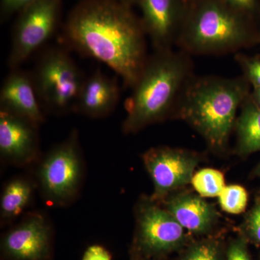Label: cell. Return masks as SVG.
<instances>
[{
	"label": "cell",
	"instance_id": "cell-13",
	"mask_svg": "<svg viewBox=\"0 0 260 260\" xmlns=\"http://www.w3.org/2000/svg\"><path fill=\"white\" fill-rule=\"evenodd\" d=\"M0 109L21 116L39 125L45 121L31 74L12 69L0 90Z\"/></svg>",
	"mask_w": 260,
	"mask_h": 260
},
{
	"label": "cell",
	"instance_id": "cell-29",
	"mask_svg": "<svg viewBox=\"0 0 260 260\" xmlns=\"http://www.w3.org/2000/svg\"><path fill=\"white\" fill-rule=\"evenodd\" d=\"M253 175L260 177V162L253 172Z\"/></svg>",
	"mask_w": 260,
	"mask_h": 260
},
{
	"label": "cell",
	"instance_id": "cell-17",
	"mask_svg": "<svg viewBox=\"0 0 260 260\" xmlns=\"http://www.w3.org/2000/svg\"><path fill=\"white\" fill-rule=\"evenodd\" d=\"M34 191V184L26 178L15 177L8 181L0 201L2 223H8L18 218L30 204Z\"/></svg>",
	"mask_w": 260,
	"mask_h": 260
},
{
	"label": "cell",
	"instance_id": "cell-2",
	"mask_svg": "<svg viewBox=\"0 0 260 260\" xmlns=\"http://www.w3.org/2000/svg\"><path fill=\"white\" fill-rule=\"evenodd\" d=\"M249 85L244 77L191 78L174 112L190 124L210 148L222 151L235 126L238 110L250 94Z\"/></svg>",
	"mask_w": 260,
	"mask_h": 260
},
{
	"label": "cell",
	"instance_id": "cell-25",
	"mask_svg": "<svg viewBox=\"0 0 260 260\" xmlns=\"http://www.w3.org/2000/svg\"><path fill=\"white\" fill-rule=\"evenodd\" d=\"M82 260H112V257L105 247L99 244H93L85 250Z\"/></svg>",
	"mask_w": 260,
	"mask_h": 260
},
{
	"label": "cell",
	"instance_id": "cell-4",
	"mask_svg": "<svg viewBox=\"0 0 260 260\" xmlns=\"http://www.w3.org/2000/svg\"><path fill=\"white\" fill-rule=\"evenodd\" d=\"M247 14L223 0H201L181 25L177 42L187 52L218 54L237 51L259 40Z\"/></svg>",
	"mask_w": 260,
	"mask_h": 260
},
{
	"label": "cell",
	"instance_id": "cell-22",
	"mask_svg": "<svg viewBox=\"0 0 260 260\" xmlns=\"http://www.w3.org/2000/svg\"><path fill=\"white\" fill-rule=\"evenodd\" d=\"M235 57L244 73V78L253 88H260V56L237 54Z\"/></svg>",
	"mask_w": 260,
	"mask_h": 260
},
{
	"label": "cell",
	"instance_id": "cell-31",
	"mask_svg": "<svg viewBox=\"0 0 260 260\" xmlns=\"http://www.w3.org/2000/svg\"><path fill=\"white\" fill-rule=\"evenodd\" d=\"M184 1H189V0H184Z\"/></svg>",
	"mask_w": 260,
	"mask_h": 260
},
{
	"label": "cell",
	"instance_id": "cell-24",
	"mask_svg": "<svg viewBox=\"0 0 260 260\" xmlns=\"http://www.w3.org/2000/svg\"><path fill=\"white\" fill-rule=\"evenodd\" d=\"M37 0H1V13L3 18H7L15 13H19L23 8Z\"/></svg>",
	"mask_w": 260,
	"mask_h": 260
},
{
	"label": "cell",
	"instance_id": "cell-3",
	"mask_svg": "<svg viewBox=\"0 0 260 260\" xmlns=\"http://www.w3.org/2000/svg\"><path fill=\"white\" fill-rule=\"evenodd\" d=\"M191 62L184 53L155 51L148 57L133 91L125 103L124 134L137 133L160 122L174 112L191 79Z\"/></svg>",
	"mask_w": 260,
	"mask_h": 260
},
{
	"label": "cell",
	"instance_id": "cell-19",
	"mask_svg": "<svg viewBox=\"0 0 260 260\" xmlns=\"http://www.w3.org/2000/svg\"><path fill=\"white\" fill-rule=\"evenodd\" d=\"M219 204L224 211L230 214L242 213L248 203V193L242 186H225L218 196Z\"/></svg>",
	"mask_w": 260,
	"mask_h": 260
},
{
	"label": "cell",
	"instance_id": "cell-9",
	"mask_svg": "<svg viewBox=\"0 0 260 260\" xmlns=\"http://www.w3.org/2000/svg\"><path fill=\"white\" fill-rule=\"evenodd\" d=\"M143 160L153 182L150 198L160 203L174 191L191 184L200 159L187 150L158 147L147 150Z\"/></svg>",
	"mask_w": 260,
	"mask_h": 260
},
{
	"label": "cell",
	"instance_id": "cell-7",
	"mask_svg": "<svg viewBox=\"0 0 260 260\" xmlns=\"http://www.w3.org/2000/svg\"><path fill=\"white\" fill-rule=\"evenodd\" d=\"M135 220V247L144 257L166 255L185 244V229L150 197H143L138 201Z\"/></svg>",
	"mask_w": 260,
	"mask_h": 260
},
{
	"label": "cell",
	"instance_id": "cell-18",
	"mask_svg": "<svg viewBox=\"0 0 260 260\" xmlns=\"http://www.w3.org/2000/svg\"><path fill=\"white\" fill-rule=\"evenodd\" d=\"M191 184L195 191L203 198L218 197L225 186L223 173L210 168L195 173Z\"/></svg>",
	"mask_w": 260,
	"mask_h": 260
},
{
	"label": "cell",
	"instance_id": "cell-28",
	"mask_svg": "<svg viewBox=\"0 0 260 260\" xmlns=\"http://www.w3.org/2000/svg\"><path fill=\"white\" fill-rule=\"evenodd\" d=\"M118 1L131 6V5L133 4H138L139 0H118Z\"/></svg>",
	"mask_w": 260,
	"mask_h": 260
},
{
	"label": "cell",
	"instance_id": "cell-1",
	"mask_svg": "<svg viewBox=\"0 0 260 260\" xmlns=\"http://www.w3.org/2000/svg\"><path fill=\"white\" fill-rule=\"evenodd\" d=\"M141 20L118 0H82L70 12L61 36L68 49L93 58L133 88L148 57Z\"/></svg>",
	"mask_w": 260,
	"mask_h": 260
},
{
	"label": "cell",
	"instance_id": "cell-15",
	"mask_svg": "<svg viewBox=\"0 0 260 260\" xmlns=\"http://www.w3.org/2000/svg\"><path fill=\"white\" fill-rule=\"evenodd\" d=\"M162 203L181 226L193 234H208L218 223V213L215 207L199 194L181 192L169 195Z\"/></svg>",
	"mask_w": 260,
	"mask_h": 260
},
{
	"label": "cell",
	"instance_id": "cell-10",
	"mask_svg": "<svg viewBox=\"0 0 260 260\" xmlns=\"http://www.w3.org/2000/svg\"><path fill=\"white\" fill-rule=\"evenodd\" d=\"M52 230L44 214H28L3 237L2 255L8 260H48Z\"/></svg>",
	"mask_w": 260,
	"mask_h": 260
},
{
	"label": "cell",
	"instance_id": "cell-16",
	"mask_svg": "<svg viewBox=\"0 0 260 260\" xmlns=\"http://www.w3.org/2000/svg\"><path fill=\"white\" fill-rule=\"evenodd\" d=\"M241 109L234 126L237 135V152L247 155L260 151V108L249 94Z\"/></svg>",
	"mask_w": 260,
	"mask_h": 260
},
{
	"label": "cell",
	"instance_id": "cell-27",
	"mask_svg": "<svg viewBox=\"0 0 260 260\" xmlns=\"http://www.w3.org/2000/svg\"><path fill=\"white\" fill-rule=\"evenodd\" d=\"M250 95L254 102L260 108V88H254Z\"/></svg>",
	"mask_w": 260,
	"mask_h": 260
},
{
	"label": "cell",
	"instance_id": "cell-5",
	"mask_svg": "<svg viewBox=\"0 0 260 260\" xmlns=\"http://www.w3.org/2000/svg\"><path fill=\"white\" fill-rule=\"evenodd\" d=\"M30 74L44 111L58 114L74 112L85 78L66 49H48Z\"/></svg>",
	"mask_w": 260,
	"mask_h": 260
},
{
	"label": "cell",
	"instance_id": "cell-26",
	"mask_svg": "<svg viewBox=\"0 0 260 260\" xmlns=\"http://www.w3.org/2000/svg\"><path fill=\"white\" fill-rule=\"evenodd\" d=\"M228 5L247 15H252L257 10L258 0H223Z\"/></svg>",
	"mask_w": 260,
	"mask_h": 260
},
{
	"label": "cell",
	"instance_id": "cell-11",
	"mask_svg": "<svg viewBox=\"0 0 260 260\" xmlns=\"http://www.w3.org/2000/svg\"><path fill=\"white\" fill-rule=\"evenodd\" d=\"M37 124L0 109V154L5 160L25 167L37 160L39 152Z\"/></svg>",
	"mask_w": 260,
	"mask_h": 260
},
{
	"label": "cell",
	"instance_id": "cell-21",
	"mask_svg": "<svg viewBox=\"0 0 260 260\" xmlns=\"http://www.w3.org/2000/svg\"><path fill=\"white\" fill-rule=\"evenodd\" d=\"M242 230L246 239L260 244V197L244 218Z\"/></svg>",
	"mask_w": 260,
	"mask_h": 260
},
{
	"label": "cell",
	"instance_id": "cell-30",
	"mask_svg": "<svg viewBox=\"0 0 260 260\" xmlns=\"http://www.w3.org/2000/svg\"><path fill=\"white\" fill-rule=\"evenodd\" d=\"M135 260H148V258L144 257V256H143V257L137 258V259H135Z\"/></svg>",
	"mask_w": 260,
	"mask_h": 260
},
{
	"label": "cell",
	"instance_id": "cell-20",
	"mask_svg": "<svg viewBox=\"0 0 260 260\" xmlns=\"http://www.w3.org/2000/svg\"><path fill=\"white\" fill-rule=\"evenodd\" d=\"M221 244L216 239H208L188 248L180 260H225Z\"/></svg>",
	"mask_w": 260,
	"mask_h": 260
},
{
	"label": "cell",
	"instance_id": "cell-6",
	"mask_svg": "<svg viewBox=\"0 0 260 260\" xmlns=\"http://www.w3.org/2000/svg\"><path fill=\"white\" fill-rule=\"evenodd\" d=\"M84 165L78 132L73 130L43 158L38 179L43 197L49 205L73 203L83 182Z\"/></svg>",
	"mask_w": 260,
	"mask_h": 260
},
{
	"label": "cell",
	"instance_id": "cell-8",
	"mask_svg": "<svg viewBox=\"0 0 260 260\" xmlns=\"http://www.w3.org/2000/svg\"><path fill=\"white\" fill-rule=\"evenodd\" d=\"M61 0H37L19 12L8 56L10 70L18 68L55 34L60 21Z\"/></svg>",
	"mask_w": 260,
	"mask_h": 260
},
{
	"label": "cell",
	"instance_id": "cell-12",
	"mask_svg": "<svg viewBox=\"0 0 260 260\" xmlns=\"http://www.w3.org/2000/svg\"><path fill=\"white\" fill-rule=\"evenodd\" d=\"M184 0H139L145 34L151 39L156 51L169 50L183 23Z\"/></svg>",
	"mask_w": 260,
	"mask_h": 260
},
{
	"label": "cell",
	"instance_id": "cell-23",
	"mask_svg": "<svg viewBox=\"0 0 260 260\" xmlns=\"http://www.w3.org/2000/svg\"><path fill=\"white\" fill-rule=\"evenodd\" d=\"M225 260H251L244 238H237L229 244Z\"/></svg>",
	"mask_w": 260,
	"mask_h": 260
},
{
	"label": "cell",
	"instance_id": "cell-14",
	"mask_svg": "<svg viewBox=\"0 0 260 260\" xmlns=\"http://www.w3.org/2000/svg\"><path fill=\"white\" fill-rule=\"evenodd\" d=\"M120 95L117 79L97 70L84 80L74 112L93 119L106 117L115 109Z\"/></svg>",
	"mask_w": 260,
	"mask_h": 260
}]
</instances>
